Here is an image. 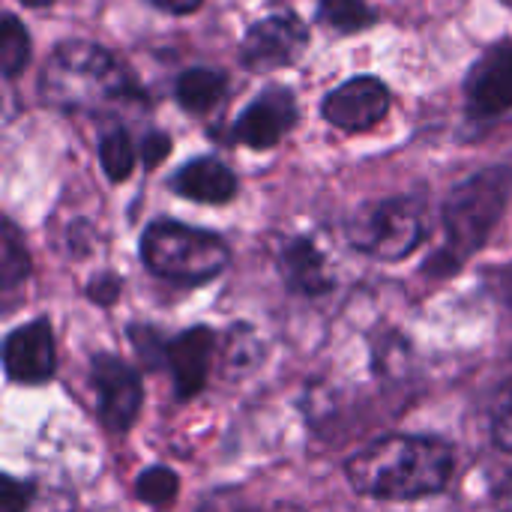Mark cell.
I'll use <instances>...</instances> for the list:
<instances>
[{"label":"cell","instance_id":"obj_26","mask_svg":"<svg viewBox=\"0 0 512 512\" xmlns=\"http://www.w3.org/2000/svg\"><path fill=\"white\" fill-rule=\"evenodd\" d=\"M120 291H123V279L114 276V273H96L87 285V300L96 303V306H114L120 300Z\"/></svg>","mask_w":512,"mask_h":512},{"label":"cell","instance_id":"obj_4","mask_svg":"<svg viewBox=\"0 0 512 512\" xmlns=\"http://www.w3.org/2000/svg\"><path fill=\"white\" fill-rule=\"evenodd\" d=\"M141 261L159 279L177 285H204L228 267L231 249L213 231L174 219H156L141 234Z\"/></svg>","mask_w":512,"mask_h":512},{"label":"cell","instance_id":"obj_16","mask_svg":"<svg viewBox=\"0 0 512 512\" xmlns=\"http://www.w3.org/2000/svg\"><path fill=\"white\" fill-rule=\"evenodd\" d=\"M30 252L15 228L12 219L3 222V240H0V288L6 297H12L30 276Z\"/></svg>","mask_w":512,"mask_h":512},{"label":"cell","instance_id":"obj_13","mask_svg":"<svg viewBox=\"0 0 512 512\" xmlns=\"http://www.w3.org/2000/svg\"><path fill=\"white\" fill-rule=\"evenodd\" d=\"M279 273L288 291L300 297H324L336 288L330 261L312 237H291L279 249Z\"/></svg>","mask_w":512,"mask_h":512},{"label":"cell","instance_id":"obj_15","mask_svg":"<svg viewBox=\"0 0 512 512\" xmlns=\"http://www.w3.org/2000/svg\"><path fill=\"white\" fill-rule=\"evenodd\" d=\"M228 90V75L222 69H210V66H195L186 69L177 78V102L189 111V114H207Z\"/></svg>","mask_w":512,"mask_h":512},{"label":"cell","instance_id":"obj_22","mask_svg":"<svg viewBox=\"0 0 512 512\" xmlns=\"http://www.w3.org/2000/svg\"><path fill=\"white\" fill-rule=\"evenodd\" d=\"M129 342H132L138 360L144 363V369L156 372V369L165 366L168 339H165L156 327H150V324H132V327H129Z\"/></svg>","mask_w":512,"mask_h":512},{"label":"cell","instance_id":"obj_7","mask_svg":"<svg viewBox=\"0 0 512 512\" xmlns=\"http://www.w3.org/2000/svg\"><path fill=\"white\" fill-rule=\"evenodd\" d=\"M309 27L297 12H279L255 21L240 42V63L249 72H273L303 57Z\"/></svg>","mask_w":512,"mask_h":512},{"label":"cell","instance_id":"obj_10","mask_svg":"<svg viewBox=\"0 0 512 512\" xmlns=\"http://www.w3.org/2000/svg\"><path fill=\"white\" fill-rule=\"evenodd\" d=\"M216 351H219V336L213 327H204V324L189 327L168 339L165 366L171 369L174 393L180 402H189L204 390Z\"/></svg>","mask_w":512,"mask_h":512},{"label":"cell","instance_id":"obj_20","mask_svg":"<svg viewBox=\"0 0 512 512\" xmlns=\"http://www.w3.org/2000/svg\"><path fill=\"white\" fill-rule=\"evenodd\" d=\"M30 63V33L15 15H3L0 24V69L6 78H15Z\"/></svg>","mask_w":512,"mask_h":512},{"label":"cell","instance_id":"obj_1","mask_svg":"<svg viewBox=\"0 0 512 512\" xmlns=\"http://www.w3.org/2000/svg\"><path fill=\"white\" fill-rule=\"evenodd\" d=\"M456 474V450L429 435H384L354 453L345 477L375 501H420L441 495Z\"/></svg>","mask_w":512,"mask_h":512},{"label":"cell","instance_id":"obj_11","mask_svg":"<svg viewBox=\"0 0 512 512\" xmlns=\"http://www.w3.org/2000/svg\"><path fill=\"white\" fill-rule=\"evenodd\" d=\"M324 117L345 132H363L378 126L390 111V90L384 81L363 75L330 90L321 102Z\"/></svg>","mask_w":512,"mask_h":512},{"label":"cell","instance_id":"obj_28","mask_svg":"<svg viewBox=\"0 0 512 512\" xmlns=\"http://www.w3.org/2000/svg\"><path fill=\"white\" fill-rule=\"evenodd\" d=\"M153 6H159V9H165V12H171V15H189V12H195L204 0H150Z\"/></svg>","mask_w":512,"mask_h":512},{"label":"cell","instance_id":"obj_31","mask_svg":"<svg viewBox=\"0 0 512 512\" xmlns=\"http://www.w3.org/2000/svg\"><path fill=\"white\" fill-rule=\"evenodd\" d=\"M18 3H24V6H48L54 0H18Z\"/></svg>","mask_w":512,"mask_h":512},{"label":"cell","instance_id":"obj_17","mask_svg":"<svg viewBox=\"0 0 512 512\" xmlns=\"http://www.w3.org/2000/svg\"><path fill=\"white\" fill-rule=\"evenodd\" d=\"M135 498L150 510H171L180 498V477L168 465H150L135 477Z\"/></svg>","mask_w":512,"mask_h":512},{"label":"cell","instance_id":"obj_19","mask_svg":"<svg viewBox=\"0 0 512 512\" xmlns=\"http://www.w3.org/2000/svg\"><path fill=\"white\" fill-rule=\"evenodd\" d=\"M135 159H138V153H135V144H132L126 129H111V132L102 135V141H99V165H102V171H105V177L111 183L129 180V174L135 171Z\"/></svg>","mask_w":512,"mask_h":512},{"label":"cell","instance_id":"obj_23","mask_svg":"<svg viewBox=\"0 0 512 512\" xmlns=\"http://www.w3.org/2000/svg\"><path fill=\"white\" fill-rule=\"evenodd\" d=\"M222 351H225L228 369H252L261 357V342L249 327L237 324L231 327V342L222 345Z\"/></svg>","mask_w":512,"mask_h":512},{"label":"cell","instance_id":"obj_24","mask_svg":"<svg viewBox=\"0 0 512 512\" xmlns=\"http://www.w3.org/2000/svg\"><path fill=\"white\" fill-rule=\"evenodd\" d=\"M492 438L498 450L512 453V378L501 387L495 405H492Z\"/></svg>","mask_w":512,"mask_h":512},{"label":"cell","instance_id":"obj_25","mask_svg":"<svg viewBox=\"0 0 512 512\" xmlns=\"http://www.w3.org/2000/svg\"><path fill=\"white\" fill-rule=\"evenodd\" d=\"M36 498V486L30 480H18V477H3V489H0V512H27Z\"/></svg>","mask_w":512,"mask_h":512},{"label":"cell","instance_id":"obj_18","mask_svg":"<svg viewBox=\"0 0 512 512\" xmlns=\"http://www.w3.org/2000/svg\"><path fill=\"white\" fill-rule=\"evenodd\" d=\"M315 18L336 33H357L378 21V12L366 0H318Z\"/></svg>","mask_w":512,"mask_h":512},{"label":"cell","instance_id":"obj_30","mask_svg":"<svg viewBox=\"0 0 512 512\" xmlns=\"http://www.w3.org/2000/svg\"><path fill=\"white\" fill-rule=\"evenodd\" d=\"M504 303L510 306V312H512V276L504 279Z\"/></svg>","mask_w":512,"mask_h":512},{"label":"cell","instance_id":"obj_8","mask_svg":"<svg viewBox=\"0 0 512 512\" xmlns=\"http://www.w3.org/2000/svg\"><path fill=\"white\" fill-rule=\"evenodd\" d=\"M3 369L12 384L39 387L57 372V345L48 318H33L3 339Z\"/></svg>","mask_w":512,"mask_h":512},{"label":"cell","instance_id":"obj_9","mask_svg":"<svg viewBox=\"0 0 512 512\" xmlns=\"http://www.w3.org/2000/svg\"><path fill=\"white\" fill-rule=\"evenodd\" d=\"M297 123V99L288 87L261 90L234 120L231 141L246 144L252 150L276 147Z\"/></svg>","mask_w":512,"mask_h":512},{"label":"cell","instance_id":"obj_6","mask_svg":"<svg viewBox=\"0 0 512 512\" xmlns=\"http://www.w3.org/2000/svg\"><path fill=\"white\" fill-rule=\"evenodd\" d=\"M90 384L99 396V420L111 435H126L144 405L138 372L117 354L99 351L90 360Z\"/></svg>","mask_w":512,"mask_h":512},{"label":"cell","instance_id":"obj_12","mask_svg":"<svg viewBox=\"0 0 512 512\" xmlns=\"http://www.w3.org/2000/svg\"><path fill=\"white\" fill-rule=\"evenodd\" d=\"M474 117H498L512 108V42L492 45L465 78Z\"/></svg>","mask_w":512,"mask_h":512},{"label":"cell","instance_id":"obj_14","mask_svg":"<svg viewBox=\"0 0 512 512\" xmlns=\"http://www.w3.org/2000/svg\"><path fill=\"white\" fill-rule=\"evenodd\" d=\"M171 189L198 204H228L237 195L240 183L237 174L216 156H198L174 171Z\"/></svg>","mask_w":512,"mask_h":512},{"label":"cell","instance_id":"obj_5","mask_svg":"<svg viewBox=\"0 0 512 512\" xmlns=\"http://www.w3.org/2000/svg\"><path fill=\"white\" fill-rule=\"evenodd\" d=\"M348 240L354 249L381 258L402 261L426 240V210L408 195L384 198L360 207L348 222Z\"/></svg>","mask_w":512,"mask_h":512},{"label":"cell","instance_id":"obj_27","mask_svg":"<svg viewBox=\"0 0 512 512\" xmlns=\"http://www.w3.org/2000/svg\"><path fill=\"white\" fill-rule=\"evenodd\" d=\"M141 162H144V168H156V165H162L165 159H168V153H171V135H165V132H159V129H153V132H147L144 135V141H141Z\"/></svg>","mask_w":512,"mask_h":512},{"label":"cell","instance_id":"obj_29","mask_svg":"<svg viewBox=\"0 0 512 512\" xmlns=\"http://www.w3.org/2000/svg\"><path fill=\"white\" fill-rule=\"evenodd\" d=\"M501 512H512V477L510 483L504 486V492H501Z\"/></svg>","mask_w":512,"mask_h":512},{"label":"cell","instance_id":"obj_2","mask_svg":"<svg viewBox=\"0 0 512 512\" xmlns=\"http://www.w3.org/2000/svg\"><path fill=\"white\" fill-rule=\"evenodd\" d=\"M39 93L48 105L69 114H96L144 96L129 69L108 48L84 39L60 42L51 51L39 75Z\"/></svg>","mask_w":512,"mask_h":512},{"label":"cell","instance_id":"obj_21","mask_svg":"<svg viewBox=\"0 0 512 512\" xmlns=\"http://www.w3.org/2000/svg\"><path fill=\"white\" fill-rule=\"evenodd\" d=\"M198 512H306L303 507L291 504V501H273V504H261L252 501L243 489H216L210 492Z\"/></svg>","mask_w":512,"mask_h":512},{"label":"cell","instance_id":"obj_3","mask_svg":"<svg viewBox=\"0 0 512 512\" xmlns=\"http://www.w3.org/2000/svg\"><path fill=\"white\" fill-rule=\"evenodd\" d=\"M512 195L510 165H492L462 180L444 204V243L426 261V273L456 276L492 237Z\"/></svg>","mask_w":512,"mask_h":512}]
</instances>
